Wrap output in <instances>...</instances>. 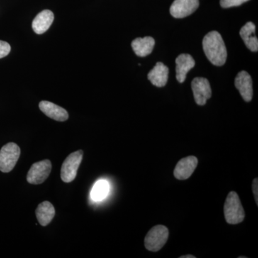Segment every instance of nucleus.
I'll return each instance as SVG.
<instances>
[{
  "instance_id": "20",
  "label": "nucleus",
  "mask_w": 258,
  "mask_h": 258,
  "mask_svg": "<svg viewBox=\"0 0 258 258\" xmlns=\"http://www.w3.org/2000/svg\"><path fill=\"white\" fill-rule=\"evenodd\" d=\"M11 47L7 42L0 40V59L6 57L10 53Z\"/></svg>"
},
{
  "instance_id": "9",
  "label": "nucleus",
  "mask_w": 258,
  "mask_h": 258,
  "mask_svg": "<svg viewBox=\"0 0 258 258\" xmlns=\"http://www.w3.org/2000/svg\"><path fill=\"white\" fill-rule=\"evenodd\" d=\"M198 164V158L190 156L183 158L176 164L174 171V175L176 179L185 180L192 175Z\"/></svg>"
},
{
  "instance_id": "7",
  "label": "nucleus",
  "mask_w": 258,
  "mask_h": 258,
  "mask_svg": "<svg viewBox=\"0 0 258 258\" xmlns=\"http://www.w3.org/2000/svg\"><path fill=\"white\" fill-rule=\"evenodd\" d=\"M195 102L199 106H204L212 96V90L208 80L204 78H195L191 82Z\"/></svg>"
},
{
  "instance_id": "15",
  "label": "nucleus",
  "mask_w": 258,
  "mask_h": 258,
  "mask_svg": "<svg viewBox=\"0 0 258 258\" xmlns=\"http://www.w3.org/2000/svg\"><path fill=\"white\" fill-rule=\"evenodd\" d=\"M255 25L249 22L241 28L240 35L247 48L252 52H257L258 40L255 36Z\"/></svg>"
},
{
  "instance_id": "18",
  "label": "nucleus",
  "mask_w": 258,
  "mask_h": 258,
  "mask_svg": "<svg viewBox=\"0 0 258 258\" xmlns=\"http://www.w3.org/2000/svg\"><path fill=\"white\" fill-rule=\"evenodd\" d=\"M110 186L106 180H99L93 186L91 197L93 201L100 202L104 200L109 192Z\"/></svg>"
},
{
  "instance_id": "12",
  "label": "nucleus",
  "mask_w": 258,
  "mask_h": 258,
  "mask_svg": "<svg viewBox=\"0 0 258 258\" xmlns=\"http://www.w3.org/2000/svg\"><path fill=\"white\" fill-rule=\"evenodd\" d=\"M169 78V69L162 63L157 62L154 69L148 74V79L157 87H164Z\"/></svg>"
},
{
  "instance_id": "22",
  "label": "nucleus",
  "mask_w": 258,
  "mask_h": 258,
  "mask_svg": "<svg viewBox=\"0 0 258 258\" xmlns=\"http://www.w3.org/2000/svg\"><path fill=\"white\" fill-rule=\"evenodd\" d=\"M195 256L191 255V254H187V255L181 256L180 258H195Z\"/></svg>"
},
{
  "instance_id": "13",
  "label": "nucleus",
  "mask_w": 258,
  "mask_h": 258,
  "mask_svg": "<svg viewBox=\"0 0 258 258\" xmlns=\"http://www.w3.org/2000/svg\"><path fill=\"white\" fill-rule=\"evenodd\" d=\"M54 15L50 10H45L39 13L32 21V29L35 33L43 34L53 23Z\"/></svg>"
},
{
  "instance_id": "16",
  "label": "nucleus",
  "mask_w": 258,
  "mask_h": 258,
  "mask_svg": "<svg viewBox=\"0 0 258 258\" xmlns=\"http://www.w3.org/2000/svg\"><path fill=\"white\" fill-rule=\"evenodd\" d=\"M155 40L152 37H145L144 38H137L132 42V48L136 55L139 57H146L152 53L154 50Z\"/></svg>"
},
{
  "instance_id": "4",
  "label": "nucleus",
  "mask_w": 258,
  "mask_h": 258,
  "mask_svg": "<svg viewBox=\"0 0 258 258\" xmlns=\"http://www.w3.org/2000/svg\"><path fill=\"white\" fill-rule=\"evenodd\" d=\"M20 156V147L15 143L5 145L0 150V171L8 173L14 169Z\"/></svg>"
},
{
  "instance_id": "21",
  "label": "nucleus",
  "mask_w": 258,
  "mask_h": 258,
  "mask_svg": "<svg viewBox=\"0 0 258 258\" xmlns=\"http://www.w3.org/2000/svg\"><path fill=\"white\" fill-rule=\"evenodd\" d=\"M252 191H253L254 200L255 203L258 205V179L257 178H255L252 181Z\"/></svg>"
},
{
  "instance_id": "11",
  "label": "nucleus",
  "mask_w": 258,
  "mask_h": 258,
  "mask_svg": "<svg viewBox=\"0 0 258 258\" xmlns=\"http://www.w3.org/2000/svg\"><path fill=\"white\" fill-rule=\"evenodd\" d=\"M176 79L180 83L184 82L186 75L195 66V61L189 54H181L176 59Z\"/></svg>"
},
{
  "instance_id": "14",
  "label": "nucleus",
  "mask_w": 258,
  "mask_h": 258,
  "mask_svg": "<svg viewBox=\"0 0 258 258\" xmlns=\"http://www.w3.org/2000/svg\"><path fill=\"white\" fill-rule=\"evenodd\" d=\"M39 107L42 112L52 119L57 120V121H64L69 118V113L66 110L51 102L41 101Z\"/></svg>"
},
{
  "instance_id": "17",
  "label": "nucleus",
  "mask_w": 258,
  "mask_h": 258,
  "mask_svg": "<svg viewBox=\"0 0 258 258\" xmlns=\"http://www.w3.org/2000/svg\"><path fill=\"white\" fill-rule=\"evenodd\" d=\"M35 213L39 223L45 227L50 224L55 217V208L49 202H43L38 205Z\"/></svg>"
},
{
  "instance_id": "3",
  "label": "nucleus",
  "mask_w": 258,
  "mask_h": 258,
  "mask_svg": "<svg viewBox=\"0 0 258 258\" xmlns=\"http://www.w3.org/2000/svg\"><path fill=\"white\" fill-rule=\"evenodd\" d=\"M169 230L164 225H157L148 232L144 240L145 247L149 251L157 252L160 250L167 242Z\"/></svg>"
},
{
  "instance_id": "6",
  "label": "nucleus",
  "mask_w": 258,
  "mask_h": 258,
  "mask_svg": "<svg viewBox=\"0 0 258 258\" xmlns=\"http://www.w3.org/2000/svg\"><path fill=\"white\" fill-rule=\"evenodd\" d=\"M51 170H52V164L50 160H44L32 164L28 171L27 180L30 184H42L50 175Z\"/></svg>"
},
{
  "instance_id": "19",
  "label": "nucleus",
  "mask_w": 258,
  "mask_h": 258,
  "mask_svg": "<svg viewBox=\"0 0 258 258\" xmlns=\"http://www.w3.org/2000/svg\"><path fill=\"white\" fill-rule=\"evenodd\" d=\"M247 1L249 0H220V5L223 8H230L240 6Z\"/></svg>"
},
{
  "instance_id": "5",
  "label": "nucleus",
  "mask_w": 258,
  "mask_h": 258,
  "mask_svg": "<svg viewBox=\"0 0 258 258\" xmlns=\"http://www.w3.org/2000/svg\"><path fill=\"white\" fill-rule=\"evenodd\" d=\"M83 154L82 150L77 151L70 154L64 161L60 171L61 179L64 182H71L76 177L78 169L82 161Z\"/></svg>"
},
{
  "instance_id": "2",
  "label": "nucleus",
  "mask_w": 258,
  "mask_h": 258,
  "mask_svg": "<svg viewBox=\"0 0 258 258\" xmlns=\"http://www.w3.org/2000/svg\"><path fill=\"white\" fill-rule=\"evenodd\" d=\"M224 213L226 221L230 225H237L243 221L245 213L238 195L230 191L226 199Z\"/></svg>"
},
{
  "instance_id": "1",
  "label": "nucleus",
  "mask_w": 258,
  "mask_h": 258,
  "mask_svg": "<svg viewBox=\"0 0 258 258\" xmlns=\"http://www.w3.org/2000/svg\"><path fill=\"white\" fill-rule=\"evenodd\" d=\"M203 50L207 57L212 64L222 66L227 60V48L223 39L217 31L207 34L203 41Z\"/></svg>"
},
{
  "instance_id": "8",
  "label": "nucleus",
  "mask_w": 258,
  "mask_h": 258,
  "mask_svg": "<svg viewBox=\"0 0 258 258\" xmlns=\"http://www.w3.org/2000/svg\"><path fill=\"white\" fill-rule=\"evenodd\" d=\"M199 5V0H174L170 8V13L175 18H186L196 11Z\"/></svg>"
},
{
  "instance_id": "10",
  "label": "nucleus",
  "mask_w": 258,
  "mask_h": 258,
  "mask_svg": "<svg viewBox=\"0 0 258 258\" xmlns=\"http://www.w3.org/2000/svg\"><path fill=\"white\" fill-rule=\"evenodd\" d=\"M235 84L236 88L240 91L244 101H252V96H253L252 81L248 73L244 71L239 73L236 76Z\"/></svg>"
}]
</instances>
